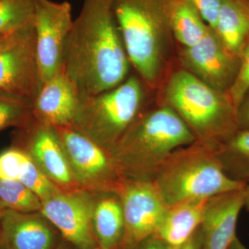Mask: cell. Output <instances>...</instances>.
I'll return each mask as SVG.
<instances>
[{"label": "cell", "mask_w": 249, "mask_h": 249, "mask_svg": "<svg viewBox=\"0 0 249 249\" xmlns=\"http://www.w3.org/2000/svg\"><path fill=\"white\" fill-rule=\"evenodd\" d=\"M113 1L84 0L67 37L62 70L80 96L107 91L127 78L130 62Z\"/></svg>", "instance_id": "obj_1"}, {"label": "cell", "mask_w": 249, "mask_h": 249, "mask_svg": "<svg viewBox=\"0 0 249 249\" xmlns=\"http://www.w3.org/2000/svg\"><path fill=\"white\" fill-rule=\"evenodd\" d=\"M196 139L173 108L163 103L144 109L111 152L124 180L153 181L174 151Z\"/></svg>", "instance_id": "obj_2"}, {"label": "cell", "mask_w": 249, "mask_h": 249, "mask_svg": "<svg viewBox=\"0 0 249 249\" xmlns=\"http://www.w3.org/2000/svg\"><path fill=\"white\" fill-rule=\"evenodd\" d=\"M113 10L129 62L145 85L157 88L173 36L171 0H114Z\"/></svg>", "instance_id": "obj_3"}, {"label": "cell", "mask_w": 249, "mask_h": 249, "mask_svg": "<svg viewBox=\"0 0 249 249\" xmlns=\"http://www.w3.org/2000/svg\"><path fill=\"white\" fill-rule=\"evenodd\" d=\"M217 144L196 141L175 150L165 160L153 183L168 207L245 188L246 183L224 173L217 157Z\"/></svg>", "instance_id": "obj_4"}, {"label": "cell", "mask_w": 249, "mask_h": 249, "mask_svg": "<svg viewBox=\"0 0 249 249\" xmlns=\"http://www.w3.org/2000/svg\"><path fill=\"white\" fill-rule=\"evenodd\" d=\"M163 103L173 108L198 142L218 143L238 129L237 109L229 94L184 69L170 77Z\"/></svg>", "instance_id": "obj_5"}, {"label": "cell", "mask_w": 249, "mask_h": 249, "mask_svg": "<svg viewBox=\"0 0 249 249\" xmlns=\"http://www.w3.org/2000/svg\"><path fill=\"white\" fill-rule=\"evenodd\" d=\"M145 105L142 79L132 76L107 91L80 96L71 125L111 155Z\"/></svg>", "instance_id": "obj_6"}, {"label": "cell", "mask_w": 249, "mask_h": 249, "mask_svg": "<svg viewBox=\"0 0 249 249\" xmlns=\"http://www.w3.org/2000/svg\"><path fill=\"white\" fill-rule=\"evenodd\" d=\"M55 129L80 189L96 194L117 193L124 179L110 154L71 125Z\"/></svg>", "instance_id": "obj_7"}, {"label": "cell", "mask_w": 249, "mask_h": 249, "mask_svg": "<svg viewBox=\"0 0 249 249\" xmlns=\"http://www.w3.org/2000/svg\"><path fill=\"white\" fill-rule=\"evenodd\" d=\"M68 1L36 0L34 27L42 85L62 70L67 37L73 25Z\"/></svg>", "instance_id": "obj_8"}, {"label": "cell", "mask_w": 249, "mask_h": 249, "mask_svg": "<svg viewBox=\"0 0 249 249\" xmlns=\"http://www.w3.org/2000/svg\"><path fill=\"white\" fill-rule=\"evenodd\" d=\"M13 145L23 150L47 178L62 191L80 189L72 173L55 127L35 118L17 128Z\"/></svg>", "instance_id": "obj_9"}, {"label": "cell", "mask_w": 249, "mask_h": 249, "mask_svg": "<svg viewBox=\"0 0 249 249\" xmlns=\"http://www.w3.org/2000/svg\"><path fill=\"white\" fill-rule=\"evenodd\" d=\"M124 219L122 249H132L142 240L155 235L168 206L153 181L124 180L117 193Z\"/></svg>", "instance_id": "obj_10"}, {"label": "cell", "mask_w": 249, "mask_h": 249, "mask_svg": "<svg viewBox=\"0 0 249 249\" xmlns=\"http://www.w3.org/2000/svg\"><path fill=\"white\" fill-rule=\"evenodd\" d=\"M98 194L83 189L60 191L42 201L40 213L77 249L98 247L92 214Z\"/></svg>", "instance_id": "obj_11"}, {"label": "cell", "mask_w": 249, "mask_h": 249, "mask_svg": "<svg viewBox=\"0 0 249 249\" xmlns=\"http://www.w3.org/2000/svg\"><path fill=\"white\" fill-rule=\"evenodd\" d=\"M34 24L0 52V93L34 101L42 88Z\"/></svg>", "instance_id": "obj_12"}, {"label": "cell", "mask_w": 249, "mask_h": 249, "mask_svg": "<svg viewBox=\"0 0 249 249\" xmlns=\"http://www.w3.org/2000/svg\"><path fill=\"white\" fill-rule=\"evenodd\" d=\"M179 58L184 70L220 92L228 93L240 71V59L225 48L211 27L200 42L183 47Z\"/></svg>", "instance_id": "obj_13"}, {"label": "cell", "mask_w": 249, "mask_h": 249, "mask_svg": "<svg viewBox=\"0 0 249 249\" xmlns=\"http://www.w3.org/2000/svg\"><path fill=\"white\" fill-rule=\"evenodd\" d=\"M1 241L9 249H56L61 234L40 212L5 209L0 213Z\"/></svg>", "instance_id": "obj_14"}, {"label": "cell", "mask_w": 249, "mask_h": 249, "mask_svg": "<svg viewBox=\"0 0 249 249\" xmlns=\"http://www.w3.org/2000/svg\"><path fill=\"white\" fill-rule=\"evenodd\" d=\"M244 205V189L209 198L201 225L203 249H229L237 236L236 225Z\"/></svg>", "instance_id": "obj_15"}, {"label": "cell", "mask_w": 249, "mask_h": 249, "mask_svg": "<svg viewBox=\"0 0 249 249\" xmlns=\"http://www.w3.org/2000/svg\"><path fill=\"white\" fill-rule=\"evenodd\" d=\"M76 85L62 69L42 85L33 101L34 118L53 127L71 125L79 101Z\"/></svg>", "instance_id": "obj_16"}, {"label": "cell", "mask_w": 249, "mask_h": 249, "mask_svg": "<svg viewBox=\"0 0 249 249\" xmlns=\"http://www.w3.org/2000/svg\"><path fill=\"white\" fill-rule=\"evenodd\" d=\"M209 199H189L170 206L155 235L170 249H178L201 227Z\"/></svg>", "instance_id": "obj_17"}, {"label": "cell", "mask_w": 249, "mask_h": 249, "mask_svg": "<svg viewBox=\"0 0 249 249\" xmlns=\"http://www.w3.org/2000/svg\"><path fill=\"white\" fill-rule=\"evenodd\" d=\"M214 31L225 48L240 59L249 40V0H224Z\"/></svg>", "instance_id": "obj_18"}, {"label": "cell", "mask_w": 249, "mask_h": 249, "mask_svg": "<svg viewBox=\"0 0 249 249\" xmlns=\"http://www.w3.org/2000/svg\"><path fill=\"white\" fill-rule=\"evenodd\" d=\"M92 228L98 246L121 247L124 231V209L116 193L98 194L92 214Z\"/></svg>", "instance_id": "obj_19"}, {"label": "cell", "mask_w": 249, "mask_h": 249, "mask_svg": "<svg viewBox=\"0 0 249 249\" xmlns=\"http://www.w3.org/2000/svg\"><path fill=\"white\" fill-rule=\"evenodd\" d=\"M217 157L229 178L247 183L249 181V130L237 129L218 142Z\"/></svg>", "instance_id": "obj_20"}, {"label": "cell", "mask_w": 249, "mask_h": 249, "mask_svg": "<svg viewBox=\"0 0 249 249\" xmlns=\"http://www.w3.org/2000/svg\"><path fill=\"white\" fill-rule=\"evenodd\" d=\"M170 25L173 36L185 47L200 42L210 28L188 0H171Z\"/></svg>", "instance_id": "obj_21"}, {"label": "cell", "mask_w": 249, "mask_h": 249, "mask_svg": "<svg viewBox=\"0 0 249 249\" xmlns=\"http://www.w3.org/2000/svg\"><path fill=\"white\" fill-rule=\"evenodd\" d=\"M36 0H0V34L22 30L34 24Z\"/></svg>", "instance_id": "obj_22"}, {"label": "cell", "mask_w": 249, "mask_h": 249, "mask_svg": "<svg viewBox=\"0 0 249 249\" xmlns=\"http://www.w3.org/2000/svg\"><path fill=\"white\" fill-rule=\"evenodd\" d=\"M0 201L18 212H40L42 206L40 198L19 180L0 179Z\"/></svg>", "instance_id": "obj_23"}, {"label": "cell", "mask_w": 249, "mask_h": 249, "mask_svg": "<svg viewBox=\"0 0 249 249\" xmlns=\"http://www.w3.org/2000/svg\"><path fill=\"white\" fill-rule=\"evenodd\" d=\"M33 118L31 101L12 95L0 93V132L9 127H24Z\"/></svg>", "instance_id": "obj_24"}, {"label": "cell", "mask_w": 249, "mask_h": 249, "mask_svg": "<svg viewBox=\"0 0 249 249\" xmlns=\"http://www.w3.org/2000/svg\"><path fill=\"white\" fill-rule=\"evenodd\" d=\"M19 181L38 196L42 201L62 191L45 176L29 156L23 165Z\"/></svg>", "instance_id": "obj_25"}, {"label": "cell", "mask_w": 249, "mask_h": 249, "mask_svg": "<svg viewBox=\"0 0 249 249\" xmlns=\"http://www.w3.org/2000/svg\"><path fill=\"white\" fill-rule=\"evenodd\" d=\"M28 155L12 145L0 153V179L19 180Z\"/></svg>", "instance_id": "obj_26"}, {"label": "cell", "mask_w": 249, "mask_h": 249, "mask_svg": "<svg viewBox=\"0 0 249 249\" xmlns=\"http://www.w3.org/2000/svg\"><path fill=\"white\" fill-rule=\"evenodd\" d=\"M240 60L238 76L227 93L237 110L249 91V40L244 49Z\"/></svg>", "instance_id": "obj_27"}, {"label": "cell", "mask_w": 249, "mask_h": 249, "mask_svg": "<svg viewBox=\"0 0 249 249\" xmlns=\"http://www.w3.org/2000/svg\"><path fill=\"white\" fill-rule=\"evenodd\" d=\"M211 29H215L218 15L224 0H188Z\"/></svg>", "instance_id": "obj_28"}, {"label": "cell", "mask_w": 249, "mask_h": 249, "mask_svg": "<svg viewBox=\"0 0 249 249\" xmlns=\"http://www.w3.org/2000/svg\"><path fill=\"white\" fill-rule=\"evenodd\" d=\"M237 120L238 129L249 130V97L245 98L237 108Z\"/></svg>", "instance_id": "obj_29"}, {"label": "cell", "mask_w": 249, "mask_h": 249, "mask_svg": "<svg viewBox=\"0 0 249 249\" xmlns=\"http://www.w3.org/2000/svg\"><path fill=\"white\" fill-rule=\"evenodd\" d=\"M132 249H170L164 242L156 235L142 240Z\"/></svg>", "instance_id": "obj_30"}, {"label": "cell", "mask_w": 249, "mask_h": 249, "mask_svg": "<svg viewBox=\"0 0 249 249\" xmlns=\"http://www.w3.org/2000/svg\"><path fill=\"white\" fill-rule=\"evenodd\" d=\"M177 249H203L202 232L201 227L190 237L189 240Z\"/></svg>", "instance_id": "obj_31"}, {"label": "cell", "mask_w": 249, "mask_h": 249, "mask_svg": "<svg viewBox=\"0 0 249 249\" xmlns=\"http://www.w3.org/2000/svg\"><path fill=\"white\" fill-rule=\"evenodd\" d=\"M22 30L16 31V32L10 33V34H0V52L2 49H4L5 47H7L16 38L19 31Z\"/></svg>", "instance_id": "obj_32"}, {"label": "cell", "mask_w": 249, "mask_h": 249, "mask_svg": "<svg viewBox=\"0 0 249 249\" xmlns=\"http://www.w3.org/2000/svg\"><path fill=\"white\" fill-rule=\"evenodd\" d=\"M229 249H248L245 247L242 242L239 240L238 237L236 236L235 238L232 241L231 245L229 247Z\"/></svg>", "instance_id": "obj_33"}, {"label": "cell", "mask_w": 249, "mask_h": 249, "mask_svg": "<svg viewBox=\"0 0 249 249\" xmlns=\"http://www.w3.org/2000/svg\"><path fill=\"white\" fill-rule=\"evenodd\" d=\"M244 196H245V205L247 209L249 211V181L246 183L245 188H244Z\"/></svg>", "instance_id": "obj_34"}, {"label": "cell", "mask_w": 249, "mask_h": 249, "mask_svg": "<svg viewBox=\"0 0 249 249\" xmlns=\"http://www.w3.org/2000/svg\"><path fill=\"white\" fill-rule=\"evenodd\" d=\"M56 249H77L74 246L70 244L65 240H62L61 243L57 247Z\"/></svg>", "instance_id": "obj_35"}, {"label": "cell", "mask_w": 249, "mask_h": 249, "mask_svg": "<svg viewBox=\"0 0 249 249\" xmlns=\"http://www.w3.org/2000/svg\"><path fill=\"white\" fill-rule=\"evenodd\" d=\"M91 249H122L121 247H115V248H111V249H106L103 248V247H100V246H98V247H94V248Z\"/></svg>", "instance_id": "obj_36"}, {"label": "cell", "mask_w": 249, "mask_h": 249, "mask_svg": "<svg viewBox=\"0 0 249 249\" xmlns=\"http://www.w3.org/2000/svg\"><path fill=\"white\" fill-rule=\"evenodd\" d=\"M5 209H6V208L5 207V206L4 204H3V203L0 201V213L2 212V211H4Z\"/></svg>", "instance_id": "obj_37"}, {"label": "cell", "mask_w": 249, "mask_h": 249, "mask_svg": "<svg viewBox=\"0 0 249 249\" xmlns=\"http://www.w3.org/2000/svg\"><path fill=\"white\" fill-rule=\"evenodd\" d=\"M0 249H9L8 248V247H6V246L5 245L4 243H3L2 241H1V242H0Z\"/></svg>", "instance_id": "obj_38"}, {"label": "cell", "mask_w": 249, "mask_h": 249, "mask_svg": "<svg viewBox=\"0 0 249 249\" xmlns=\"http://www.w3.org/2000/svg\"><path fill=\"white\" fill-rule=\"evenodd\" d=\"M1 242V225H0V242Z\"/></svg>", "instance_id": "obj_39"}]
</instances>
